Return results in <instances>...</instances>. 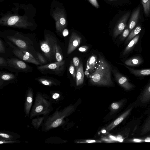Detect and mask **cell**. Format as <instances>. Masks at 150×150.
<instances>
[{"label":"cell","instance_id":"1","mask_svg":"<svg viewBox=\"0 0 150 150\" xmlns=\"http://www.w3.org/2000/svg\"><path fill=\"white\" fill-rule=\"evenodd\" d=\"M111 67L104 57L99 55L97 67L89 76L91 83L94 85L110 86L113 85L111 77Z\"/></svg>","mask_w":150,"mask_h":150},{"label":"cell","instance_id":"2","mask_svg":"<svg viewBox=\"0 0 150 150\" xmlns=\"http://www.w3.org/2000/svg\"><path fill=\"white\" fill-rule=\"evenodd\" d=\"M0 23L3 25L25 29L33 25L25 17L15 15L4 16L1 18Z\"/></svg>","mask_w":150,"mask_h":150},{"label":"cell","instance_id":"3","mask_svg":"<svg viewBox=\"0 0 150 150\" xmlns=\"http://www.w3.org/2000/svg\"><path fill=\"white\" fill-rule=\"evenodd\" d=\"M57 42L54 36L50 34H46L45 35L44 39L40 43L41 51L50 62L55 58V45Z\"/></svg>","mask_w":150,"mask_h":150},{"label":"cell","instance_id":"4","mask_svg":"<svg viewBox=\"0 0 150 150\" xmlns=\"http://www.w3.org/2000/svg\"><path fill=\"white\" fill-rule=\"evenodd\" d=\"M65 61L53 63L38 66L37 69L43 74H47L59 75L64 68Z\"/></svg>","mask_w":150,"mask_h":150},{"label":"cell","instance_id":"5","mask_svg":"<svg viewBox=\"0 0 150 150\" xmlns=\"http://www.w3.org/2000/svg\"><path fill=\"white\" fill-rule=\"evenodd\" d=\"M52 16L55 21L57 31L62 33L67 25L64 12L62 9L58 8L53 12Z\"/></svg>","mask_w":150,"mask_h":150},{"label":"cell","instance_id":"6","mask_svg":"<svg viewBox=\"0 0 150 150\" xmlns=\"http://www.w3.org/2000/svg\"><path fill=\"white\" fill-rule=\"evenodd\" d=\"M112 71L117 82L125 89L129 91L134 88L135 85L130 83L129 79L126 77L122 75L115 69H113Z\"/></svg>","mask_w":150,"mask_h":150},{"label":"cell","instance_id":"7","mask_svg":"<svg viewBox=\"0 0 150 150\" xmlns=\"http://www.w3.org/2000/svg\"><path fill=\"white\" fill-rule=\"evenodd\" d=\"M130 13L128 12L124 15L115 27L113 35L116 38L122 33L127 26V22Z\"/></svg>","mask_w":150,"mask_h":150},{"label":"cell","instance_id":"8","mask_svg":"<svg viewBox=\"0 0 150 150\" xmlns=\"http://www.w3.org/2000/svg\"><path fill=\"white\" fill-rule=\"evenodd\" d=\"M7 62L8 66L21 71H26L30 68L25 62L17 59H8Z\"/></svg>","mask_w":150,"mask_h":150},{"label":"cell","instance_id":"9","mask_svg":"<svg viewBox=\"0 0 150 150\" xmlns=\"http://www.w3.org/2000/svg\"><path fill=\"white\" fill-rule=\"evenodd\" d=\"M81 38L76 33L73 32L71 35L67 50V54H69L74 50L80 45Z\"/></svg>","mask_w":150,"mask_h":150},{"label":"cell","instance_id":"10","mask_svg":"<svg viewBox=\"0 0 150 150\" xmlns=\"http://www.w3.org/2000/svg\"><path fill=\"white\" fill-rule=\"evenodd\" d=\"M14 54L19 58L28 62L36 65H41L42 64L36 59H33L24 53L20 49L15 48L13 50Z\"/></svg>","mask_w":150,"mask_h":150},{"label":"cell","instance_id":"11","mask_svg":"<svg viewBox=\"0 0 150 150\" xmlns=\"http://www.w3.org/2000/svg\"><path fill=\"white\" fill-rule=\"evenodd\" d=\"M7 38L19 48V49L28 52H30L29 50V47L28 43L26 41L21 39L13 36H8Z\"/></svg>","mask_w":150,"mask_h":150},{"label":"cell","instance_id":"12","mask_svg":"<svg viewBox=\"0 0 150 150\" xmlns=\"http://www.w3.org/2000/svg\"><path fill=\"white\" fill-rule=\"evenodd\" d=\"M133 107H132L128 109L114 122L109 125L106 128L107 131L110 132L122 122L129 115Z\"/></svg>","mask_w":150,"mask_h":150},{"label":"cell","instance_id":"13","mask_svg":"<svg viewBox=\"0 0 150 150\" xmlns=\"http://www.w3.org/2000/svg\"><path fill=\"white\" fill-rule=\"evenodd\" d=\"M140 7L137 8L133 13L127 26L130 32L135 27L139 19Z\"/></svg>","mask_w":150,"mask_h":150},{"label":"cell","instance_id":"14","mask_svg":"<svg viewBox=\"0 0 150 150\" xmlns=\"http://www.w3.org/2000/svg\"><path fill=\"white\" fill-rule=\"evenodd\" d=\"M125 67L128 69L131 74L137 77L145 76L150 75V68L136 69L128 66Z\"/></svg>","mask_w":150,"mask_h":150},{"label":"cell","instance_id":"15","mask_svg":"<svg viewBox=\"0 0 150 150\" xmlns=\"http://www.w3.org/2000/svg\"><path fill=\"white\" fill-rule=\"evenodd\" d=\"M97 63L96 56L95 55H92L87 60L86 70L90 72H92L96 68Z\"/></svg>","mask_w":150,"mask_h":150},{"label":"cell","instance_id":"16","mask_svg":"<svg viewBox=\"0 0 150 150\" xmlns=\"http://www.w3.org/2000/svg\"><path fill=\"white\" fill-rule=\"evenodd\" d=\"M143 62V60L139 56H135L126 60L124 63L127 66L135 67L140 65Z\"/></svg>","mask_w":150,"mask_h":150},{"label":"cell","instance_id":"17","mask_svg":"<svg viewBox=\"0 0 150 150\" xmlns=\"http://www.w3.org/2000/svg\"><path fill=\"white\" fill-rule=\"evenodd\" d=\"M84 74L82 64L80 63L76 70V84L77 86L82 85L84 81Z\"/></svg>","mask_w":150,"mask_h":150},{"label":"cell","instance_id":"18","mask_svg":"<svg viewBox=\"0 0 150 150\" xmlns=\"http://www.w3.org/2000/svg\"><path fill=\"white\" fill-rule=\"evenodd\" d=\"M139 37V35L138 34L130 41L123 51V55L127 54L131 51L138 42Z\"/></svg>","mask_w":150,"mask_h":150},{"label":"cell","instance_id":"19","mask_svg":"<svg viewBox=\"0 0 150 150\" xmlns=\"http://www.w3.org/2000/svg\"><path fill=\"white\" fill-rule=\"evenodd\" d=\"M141 102L146 103L150 100V82L146 86L140 96Z\"/></svg>","mask_w":150,"mask_h":150},{"label":"cell","instance_id":"20","mask_svg":"<svg viewBox=\"0 0 150 150\" xmlns=\"http://www.w3.org/2000/svg\"><path fill=\"white\" fill-rule=\"evenodd\" d=\"M141 30V27L140 25H139L134 27L130 33L125 41V44L128 43L132 39L140 33Z\"/></svg>","mask_w":150,"mask_h":150},{"label":"cell","instance_id":"21","mask_svg":"<svg viewBox=\"0 0 150 150\" xmlns=\"http://www.w3.org/2000/svg\"><path fill=\"white\" fill-rule=\"evenodd\" d=\"M55 57L57 62H61L63 61V57L62 50L57 42L55 45Z\"/></svg>","mask_w":150,"mask_h":150},{"label":"cell","instance_id":"22","mask_svg":"<svg viewBox=\"0 0 150 150\" xmlns=\"http://www.w3.org/2000/svg\"><path fill=\"white\" fill-rule=\"evenodd\" d=\"M37 79L41 83L46 86L52 85L55 83L53 80L47 78V77H39Z\"/></svg>","mask_w":150,"mask_h":150},{"label":"cell","instance_id":"23","mask_svg":"<svg viewBox=\"0 0 150 150\" xmlns=\"http://www.w3.org/2000/svg\"><path fill=\"white\" fill-rule=\"evenodd\" d=\"M142 3L144 13L148 16L150 11V0H142Z\"/></svg>","mask_w":150,"mask_h":150},{"label":"cell","instance_id":"24","mask_svg":"<svg viewBox=\"0 0 150 150\" xmlns=\"http://www.w3.org/2000/svg\"><path fill=\"white\" fill-rule=\"evenodd\" d=\"M0 79L4 81H9L14 79V75L11 73H1Z\"/></svg>","mask_w":150,"mask_h":150},{"label":"cell","instance_id":"25","mask_svg":"<svg viewBox=\"0 0 150 150\" xmlns=\"http://www.w3.org/2000/svg\"><path fill=\"white\" fill-rule=\"evenodd\" d=\"M150 131V117L146 121L142 127L141 134H144Z\"/></svg>","mask_w":150,"mask_h":150},{"label":"cell","instance_id":"26","mask_svg":"<svg viewBox=\"0 0 150 150\" xmlns=\"http://www.w3.org/2000/svg\"><path fill=\"white\" fill-rule=\"evenodd\" d=\"M130 32L128 26H126L120 36V40L121 41H123L125 40V39L128 36Z\"/></svg>","mask_w":150,"mask_h":150},{"label":"cell","instance_id":"27","mask_svg":"<svg viewBox=\"0 0 150 150\" xmlns=\"http://www.w3.org/2000/svg\"><path fill=\"white\" fill-rule=\"evenodd\" d=\"M123 101L113 103L111 105V108L113 111L117 110L122 106Z\"/></svg>","mask_w":150,"mask_h":150},{"label":"cell","instance_id":"28","mask_svg":"<svg viewBox=\"0 0 150 150\" xmlns=\"http://www.w3.org/2000/svg\"><path fill=\"white\" fill-rule=\"evenodd\" d=\"M69 71L74 79L76 77V73L75 67L73 64L71 63L70 64L69 69Z\"/></svg>","mask_w":150,"mask_h":150},{"label":"cell","instance_id":"29","mask_svg":"<svg viewBox=\"0 0 150 150\" xmlns=\"http://www.w3.org/2000/svg\"><path fill=\"white\" fill-rule=\"evenodd\" d=\"M37 53L38 58L39 62L41 64H47V61L42 54L39 52H37Z\"/></svg>","mask_w":150,"mask_h":150},{"label":"cell","instance_id":"30","mask_svg":"<svg viewBox=\"0 0 150 150\" xmlns=\"http://www.w3.org/2000/svg\"><path fill=\"white\" fill-rule=\"evenodd\" d=\"M73 62L76 70L80 64L79 59L77 57H74L73 59Z\"/></svg>","mask_w":150,"mask_h":150},{"label":"cell","instance_id":"31","mask_svg":"<svg viewBox=\"0 0 150 150\" xmlns=\"http://www.w3.org/2000/svg\"><path fill=\"white\" fill-rule=\"evenodd\" d=\"M101 142L99 140H91V139H87L86 140H83L80 142H77V143H94L97 142Z\"/></svg>","mask_w":150,"mask_h":150},{"label":"cell","instance_id":"32","mask_svg":"<svg viewBox=\"0 0 150 150\" xmlns=\"http://www.w3.org/2000/svg\"><path fill=\"white\" fill-rule=\"evenodd\" d=\"M0 66H8L7 61L3 57H0Z\"/></svg>","mask_w":150,"mask_h":150},{"label":"cell","instance_id":"33","mask_svg":"<svg viewBox=\"0 0 150 150\" xmlns=\"http://www.w3.org/2000/svg\"><path fill=\"white\" fill-rule=\"evenodd\" d=\"M89 48V47L87 45H84L79 47L78 50L81 52H86Z\"/></svg>","mask_w":150,"mask_h":150},{"label":"cell","instance_id":"34","mask_svg":"<svg viewBox=\"0 0 150 150\" xmlns=\"http://www.w3.org/2000/svg\"><path fill=\"white\" fill-rule=\"evenodd\" d=\"M5 51V47L1 39L0 40V52L1 53H4Z\"/></svg>","mask_w":150,"mask_h":150},{"label":"cell","instance_id":"35","mask_svg":"<svg viewBox=\"0 0 150 150\" xmlns=\"http://www.w3.org/2000/svg\"><path fill=\"white\" fill-rule=\"evenodd\" d=\"M89 2L94 6L96 8L99 7V5L97 1V0H88Z\"/></svg>","mask_w":150,"mask_h":150},{"label":"cell","instance_id":"36","mask_svg":"<svg viewBox=\"0 0 150 150\" xmlns=\"http://www.w3.org/2000/svg\"><path fill=\"white\" fill-rule=\"evenodd\" d=\"M20 50L24 53L26 55H27L28 56H29L30 57H31L32 58H33V59H36L33 56V55H32L29 52L27 51H25V50H21V49H20Z\"/></svg>","mask_w":150,"mask_h":150},{"label":"cell","instance_id":"37","mask_svg":"<svg viewBox=\"0 0 150 150\" xmlns=\"http://www.w3.org/2000/svg\"><path fill=\"white\" fill-rule=\"evenodd\" d=\"M43 110V107L41 105H39L37 106L35 109V111L37 113L41 112Z\"/></svg>","mask_w":150,"mask_h":150},{"label":"cell","instance_id":"38","mask_svg":"<svg viewBox=\"0 0 150 150\" xmlns=\"http://www.w3.org/2000/svg\"><path fill=\"white\" fill-rule=\"evenodd\" d=\"M27 105L30 107V105H31L32 102V98L31 97H28L27 99Z\"/></svg>","mask_w":150,"mask_h":150},{"label":"cell","instance_id":"39","mask_svg":"<svg viewBox=\"0 0 150 150\" xmlns=\"http://www.w3.org/2000/svg\"><path fill=\"white\" fill-rule=\"evenodd\" d=\"M62 34L64 37L67 36L69 34V32L68 30L66 29H64L62 31Z\"/></svg>","mask_w":150,"mask_h":150},{"label":"cell","instance_id":"40","mask_svg":"<svg viewBox=\"0 0 150 150\" xmlns=\"http://www.w3.org/2000/svg\"><path fill=\"white\" fill-rule=\"evenodd\" d=\"M130 141L134 142H144V140L141 139H134L131 140Z\"/></svg>","mask_w":150,"mask_h":150},{"label":"cell","instance_id":"41","mask_svg":"<svg viewBox=\"0 0 150 150\" xmlns=\"http://www.w3.org/2000/svg\"><path fill=\"white\" fill-rule=\"evenodd\" d=\"M0 135L1 137L6 138H8L9 137V135L6 134L1 133L0 134Z\"/></svg>","mask_w":150,"mask_h":150},{"label":"cell","instance_id":"42","mask_svg":"<svg viewBox=\"0 0 150 150\" xmlns=\"http://www.w3.org/2000/svg\"><path fill=\"white\" fill-rule=\"evenodd\" d=\"M59 96V94L58 93H55L52 96V98L53 99H56L58 98Z\"/></svg>","mask_w":150,"mask_h":150},{"label":"cell","instance_id":"43","mask_svg":"<svg viewBox=\"0 0 150 150\" xmlns=\"http://www.w3.org/2000/svg\"><path fill=\"white\" fill-rule=\"evenodd\" d=\"M144 142H150V136L148 137L144 140Z\"/></svg>","mask_w":150,"mask_h":150},{"label":"cell","instance_id":"44","mask_svg":"<svg viewBox=\"0 0 150 150\" xmlns=\"http://www.w3.org/2000/svg\"><path fill=\"white\" fill-rule=\"evenodd\" d=\"M89 72L87 70H86L84 72V74L86 75L87 76H90V74L89 73Z\"/></svg>","mask_w":150,"mask_h":150},{"label":"cell","instance_id":"45","mask_svg":"<svg viewBox=\"0 0 150 150\" xmlns=\"http://www.w3.org/2000/svg\"><path fill=\"white\" fill-rule=\"evenodd\" d=\"M3 0H0V1L1 2V1H3Z\"/></svg>","mask_w":150,"mask_h":150},{"label":"cell","instance_id":"46","mask_svg":"<svg viewBox=\"0 0 150 150\" xmlns=\"http://www.w3.org/2000/svg\"><path fill=\"white\" fill-rule=\"evenodd\" d=\"M110 1H114V0H109Z\"/></svg>","mask_w":150,"mask_h":150}]
</instances>
